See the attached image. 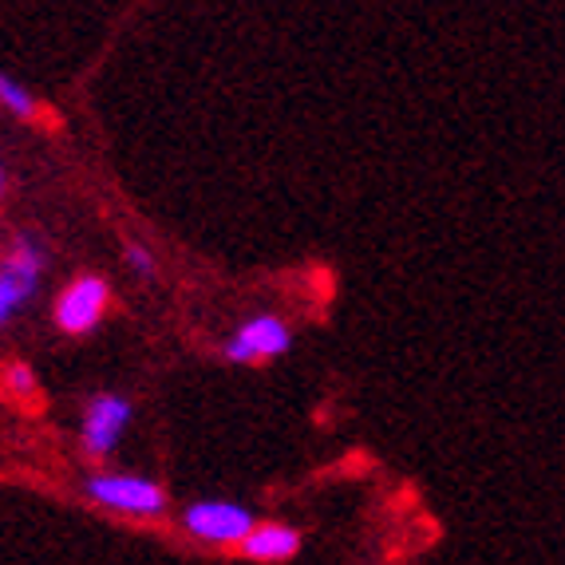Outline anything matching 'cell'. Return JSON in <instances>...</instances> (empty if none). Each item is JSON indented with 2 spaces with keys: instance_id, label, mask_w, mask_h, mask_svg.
<instances>
[{
  "instance_id": "10",
  "label": "cell",
  "mask_w": 565,
  "mask_h": 565,
  "mask_svg": "<svg viewBox=\"0 0 565 565\" xmlns=\"http://www.w3.org/2000/svg\"><path fill=\"white\" fill-rule=\"evenodd\" d=\"M9 387H12V392H20V396H32L36 380H32V372L24 364H12L9 367Z\"/></svg>"
},
{
  "instance_id": "4",
  "label": "cell",
  "mask_w": 565,
  "mask_h": 565,
  "mask_svg": "<svg viewBox=\"0 0 565 565\" xmlns=\"http://www.w3.org/2000/svg\"><path fill=\"white\" fill-rule=\"evenodd\" d=\"M292 349V332L281 317L274 312H257L234 337L222 344V356L230 364H262V360H274V356H285Z\"/></svg>"
},
{
  "instance_id": "2",
  "label": "cell",
  "mask_w": 565,
  "mask_h": 565,
  "mask_svg": "<svg viewBox=\"0 0 565 565\" xmlns=\"http://www.w3.org/2000/svg\"><path fill=\"white\" fill-rule=\"evenodd\" d=\"M84 494L95 507L119 510L131 519H159L167 510V490L139 475H92L84 479Z\"/></svg>"
},
{
  "instance_id": "9",
  "label": "cell",
  "mask_w": 565,
  "mask_h": 565,
  "mask_svg": "<svg viewBox=\"0 0 565 565\" xmlns=\"http://www.w3.org/2000/svg\"><path fill=\"white\" fill-rule=\"evenodd\" d=\"M127 265H131L139 277H154V274H159V262H154V257L147 254L142 245H127Z\"/></svg>"
},
{
  "instance_id": "1",
  "label": "cell",
  "mask_w": 565,
  "mask_h": 565,
  "mask_svg": "<svg viewBox=\"0 0 565 565\" xmlns=\"http://www.w3.org/2000/svg\"><path fill=\"white\" fill-rule=\"evenodd\" d=\"M47 269V249L32 234H20L0 262V324H9L36 297L40 277Z\"/></svg>"
},
{
  "instance_id": "11",
  "label": "cell",
  "mask_w": 565,
  "mask_h": 565,
  "mask_svg": "<svg viewBox=\"0 0 565 565\" xmlns=\"http://www.w3.org/2000/svg\"><path fill=\"white\" fill-rule=\"evenodd\" d=\"M4 190H9V174H4V162H0V199H4Z\"/></svg>"
},
{
  "instance_id": "7",
  "label": "cell",
  "mask_w": 565,
  "mask_h": 565,
  "mask_svg": "<svg viewBox=\"0 0 565 565\" xmlns=\"http://www.w3.org/2000/svg\"><path fill=\"white\" fill-rule=\"evenodd\" d=\"M245 557H254V562H289L297 557L301 550V530L297 526H285V522H262L254 526V534L242 542Z\"/></svg>"
},
{
  "instance_id": "5",
  "label": "cell",
  "mask_w": 565,
  "mask_h": 565,
  "mask_svg": "<svg viewBox=\"0 0 565 565\" xmlns=\"http://www.w3.org/2000/svg\"><path fill=\"white\" fill-rule=\"evenodd\" d=\"M131 399L115 396V392H99L87 399L84 407V451L92 459H107L119 444V435L131 424Z\"/></svg>"
},
{
  "instance_id": "8",
  "label": "cell",
  "mask_w": 565,
  "mask_h": 565,
  "mask_svg": "<svg viewBox=\"0 0 565 565\" xmlns=\"http://www.w3.org/2000/svg\"><path fill=\"white\" fill-rule=\"evenodd\" d=\"M0 104L9 107L12 115H20V119H32L40 111V104L32 99L29 87H20L12 76H0Z\"/></svg>"
},
{
  "instance_id": "6",
  "label": "cell",
  "mask_w": 565,
  "mask_h": 565,
  "mask_svg": "<svg viewBox=\"0 0 565 565\" xmlns=\"http://www.w3.org/2000/svg\"><path fill=\"white\" fill-rule=\"evenodd\" d=\"M107 297H111V292H107L104 277H95V274L76 277V281L56 297V324L67 337H84V332H92L95 324H99V317H104V309H107Z\"/></svg>"
},
{
  "instance_id": "3",
  "label": "cell",
  "mask_w": 565,
  "mask_h": 565,
  "mask_svg": "<svg viewBox=\"0 0 565 565\" xmlns=\"http://www.w3.org/2000/svg\"><path fill=\"white\" fill-rule=\"evenodd\" d=\"M182 526H186L190 537L210 542V546H242L245 537L254 534L257 522L249 510L230 499H202L182 510Z\"/></svg>"
}]
</instances>
